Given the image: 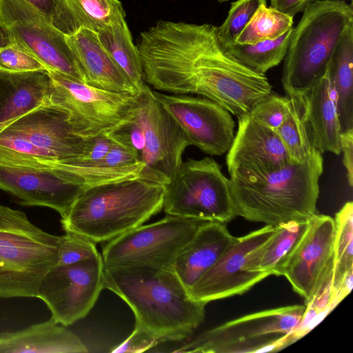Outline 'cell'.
<instances>
[{"label":"cell","mask_w":353,"mask_h":353,"mask_svg":"<svg viewBox=\"0 0 353 353\" xmlns=\"http://www.w3.org/2000/svg\"><path fill=\"white\" fill-rule=\"evenodd\" d=\"M290 99V107L284 121L274 130L281 139L290 161L302 163L312 157L315 148L303 114V99Z\"/></svg>","instance_id":"f546056e"},{"label":"cell","mask_w":353,"mask_h":353,"mask_svg":"<svg viewBox=\"0 0 353 353\" xmlns=\"http://www.w3.org/2000/svg\"><path fill=\"white\" fill-rule=\"evenodd\" d=\"M47 70L35 56L16 43L0 46V71L23 72Z\"/></svg>","instance_id":"836d02e7"},{"label":"cell","mask_w":353,"mask_h":353,"mask_svg":"<svg viewBox=\"0 0 353 353\" xmlns=\"http://www.w3.org/2000/svg\"><path fill=\"white\" fill-rule=\"evenodd\" d=\"M236 238L223 223L210 221L199 228L174 263V272L188 290L216 263Z\"/></svg>","instance_id":"ffe728a7"},{"label":"cell","mask_w":353,"mask_h":353,"mask_svg":"<svg viewBox=\"0 0 353 353\" xmlns=\"http://www.w3.org/2000/svg\"><path fill=\"white\" fill-rule=\"evenodd\" d=\"M16 43L47 68L85 83L65 35L23 0H0V46Z\"/></svg>","instance_id":"8fae6325"},{"label":"cell","mask_w":353,"mask_h":353,"mask_svg":"<svg viewBox=\"0 0 353 353\" xmlns=\"http://www.w3.org/2000/svg\"><path fill=\"white\" fill-rule=\"evenodd\" d=\"M323 170L322 154L315 148L302 163L291 161L267 173H230L236 215L272 226L310 219L316 214Z\"/></svg>","instance_id":"3957f363"},{"label":"cell","mask_w":353,"mask_h":353,"mask_svg":"<svg viewBox=\"0 0 353 353\" xmlns=\"http://www.w3.org/2000/svg\"><path fill=\"white\" fill-rule=\"evenodd\" d=\"M341 152L349 185H353V128L343 131L341 135Z\"/></svg>","instance_id":"ab89813d"},{"label":"cell","mask_w":353,"mask_h":353,"mask_svg":"<svg viewBox=\"0 0 353 353\" xmlns=\"http://www.w3.org/2000/svg\"><path fill=\"white\" fill-rule=\"evenodd\" d=\"M61 236L32 223L26 214L0 203V298L36 297L57 263Z\"/></svg>","instance_id":"8992f818"},{"label":"cell","mask_w":353,"mask_h":353,"mask_svg":"<svg viewBox=\"0 0 353 353\" xmlns=\"http://www.w3.org/2000/svg\"><path fill=\"white\" fill-rule=\"evenodd\" d=\"M101 255L76 263L56 265L43 279L37 298L56 323L68 326L84 318L103 288Z\"/></svg>","instance_id":"7c38bea8"},{"label":"cell","mask_w":353,"mask_h":353,"mask_svg":"<svg viewBox=\"0 0 353 353\" xmlns=\"http://www.w3.org/2000/svg\"><path fill=\"white\" fill-rule=\"evenodd\" d=\"M0 189L21 205L47 207L63 218L86 188L58 170L0 163Z\"/></svg>","instance_id":"2e32d148"},{"label":"cell","mask_w":353,"mask_h":353,"mask_svg":"<svg viewBox=\"0 0 353 353\" xmlns=\"http://www.w3.org/2000/svg\"><path fill=\"white\" fill-rule=\"evenodd\" d=\"M47 70L0 71V132L19 118L50 103Z\"/></svg>","instance_id":"44dd1931"},{"label":"cell","mask_w":353,"mask_h":353,"mask_svg":"<svg viewBox=\"0 0 353 353\" xmlns=\"http://www.w3.org/2000/svg\"><path fill=\"white\" fill-rule=\"evenodd\" d=\"M138 97L137 114L145 135V146L140 157L143 164L140 178L163 185L182 163L183 153L190 143L147 83Z\"/></svg>","instance_id":"4fadbf2b"},{"label":"cell","mask_w":353,"mask_h":353,"mask_svg":"<svg viewBox=\"0 0 353 353\" xmlns=\"http://www.w3.org/2000/svg\"><path fill=\"white\" fill-rule=\"evenodd\" d=\"M99 254L95 243L79 234L65 232L61 236L56 265L76 263Z\"/></svg>","instance_id":"e575fe53"},{"label":"cell","mask_w":353,"mask_h":353,"mask_svg":"<svg viewBox=\"0 0 353 353\" xmlns=\"http://www.w3.org/2000/svg\"><path fill=\"white\" fill-rule=\"evenodd\" d=\"M334 239V219L316 213L309 219L305 233L282 270L281 276L305 303L333 269Z\"/></svg>","instance_id":"e0dca14e"},{"label":"cell","mask_w":353,"mask_h":353,"mask_svg":"<svg viewBox=\"0 0 353 353\" xmlns=\"http://www.w3.org/2000/svg\"><path fill=\"white\" fill-rule=\"evenodd\" d=\"M163 201V185L140 177L101 184L85 189L61 222L65 232L108 241L159 213Z\"/></svg>","instance_id":"277c9868"},{"label":"cell","mask_w":353,"mask_h":353,"mask_svg":"<svg viewBox=\"0 0 353 353\" xmlns=\"http://www.w3.org/2000/svg\"><path fill=\"white\" fill-rule=\"evenodd\" d=\"M109 57L136 90L138 95L145 85L140 57L125 19L97 33Z\"/></svg>","instance_id":"83f0119b"},{"label":"cell","mask_w":353,"mask_h":353,"mask_svg":"<svg viewBox=\"0 0 353 353\" xmlns=\"http://www.w3.org/2000/svg\"><path fill=\"white\" fill-rule=\"evenodd\" d=\"M293 23L292 17L263 4L256 11L235 43L251 45L273 40L293 28Z\"/></svg>","instance_id":"1f68e13d"},{"label":"cell","mask_w":353,"mask_h":353,"mask_svg":"<svg viewBox=\"0 0 353 353\" xmlns=\"http://www.w3.org/2000/svg\"><path fill=\"white\" fill-rule=\"evenodd\" d=\"M316 1L318 0H270V3L277 10L294 17Z\"/></svg>","instance_id":"60d3db41"},{"label":"cell","mask_w":353,"mask_h":353,"mask_svg":"<svg viewBox=\"0 0 353 353\" xmlns=\"http://www.w3.org/2000/svg\"><path fill=\"white\" fill-rule=\"evenodd\" d=\"M136 46L144 81L155 90L203 97L237 117L272 93L265 74L225 51L215 26L159 21Z\"/></svg>","instance_id":"6da1fadb"},{"label":"cell","mask_w":353,"mask_h":353,"mask_svg":"<svg viewBox=\"0 0 353 353\" xmlns=\"http://www.w3.org/2000/svg\"><path fill=\"white\" fill-rule=\"evenodd\" d=\"M267 4L266 0H236L231 3L223 23L216 26V36L223 47L235 41L245 28L258 8Z\"/></svg>","instance_id":"d6a6232c"},{"label":"cell","mask_w":353,"mask_h":353,"mask_svg":"<svg viewBox=\"0 0 353 353\" xmlns=\"http://www.w3.org/2000/svg\"><path fill=\"white\" fill-rule=\"evenodd\" d=\"M303 114L314 147L321 154H341L342 129L327 68L303 97Z\"/></svg>","instance_id":"603a6c76"},{"label":"cell","mask_w":353,"mask_h":353,"mask_svg":"<svg viewBox=\"0 0 353 353\" xmlns=\"http://www.w3.org/2000/svg\"><path fill=\"white\" fill-rule=\"evenodd\" d=\"M327 70L335 94L342 131L353 128V22L340 37Z\"/></svg>","instance_id":"484cf974"},{"label":"cell","mask_w":353,"mask_h":353,"mask_svg":"<svg viewBox=\"0 0 353 353\" xmlns=\"http://www.w3.org/2000/svg\"><path fill=\"white\" fill-rule=\"evenodd\" d=\"M125 17L119 0H58L52 23L65 35L81 28L97 33Z\"/></svg>","instance_id":"d4e9b609"},{"label":"cell","mask_w":353,"mask_h":353,"mask_svg":"<svg viewBox=\"0 0 353 353\" xmlns=\"http://www.w3.org/2000/svg\"><path fill=\"white\" fill-rule=\"evenodd\" d=\"M217 1L219 3H224V2L228 1L229 0H217Z\"/></svg>","instance_id":"7bdbcfd3"},{"label":"cell","mask_w":353,"mask_h":353,"mask_svg":"<svg viewBox=\"0 0 353 353\" xmlns=\"http://www.w3.org/2000/svg\"><path fill=\"white\" fill-rule=\"evenodd\" d=\"M103 288L129 305L135 317L134 328L159 343L188 338L204 320L207 303L193 299L172 270L104 267Z\"/></svg>","instance_id":"7a4b0ae2"},{"label":"cell","mask_w":353,"mask_h":353,"mask_svg":"<svg viewBox=\"0 0 353 353\" xmlns=\"http://www.w3.org/2000/svg\"><path fill=\"white\" fill-rule=\"evenodd\" d=\"M303 12L293 28L281 78L288 97L299 100L324 74L340 37L353 22L352 5L344 0H318Z\"/></svg>","instance_id":"5b68a950"},{"label":"cell","mask_w":353,"mask_h":353,"mask_svg":"<svg viewBox=\"0 0 353 353\" xmlns=\"http://www.w3.org/2000/svg\"><path fill=\"white\" fill-rule=\"evenodd\" d=\"M305 308V305H294L250 314L205 331L172 352L279 351L294 343L292 334L301 321Z\"/></svg>","instance_id":"52a82bcc"},{"label":"cell","mask_w":353,"mask_h":353,"mask_svg":"<svg viewBox=\"0 0 353 353\" xmlns=\"http://www.w3.org/2000/svg\"><path fill=\"white\" fill-rule=\"evenodd\" d=\"M152 92L181 127L190 145L210 155L228 151L234 137L235 123L227 110L204 97Z\"/></svg>","instance_id":"9a60e30c"},{"label":"cell","mask_w":353,"mask_h":353,"mask_svg":"<svg viewBox=\"0 0 353 353\" xmlns=\"http://www.w3.org/2000/svg\"><path fill=\"white\" fill-rule=\"evenodd\" d=\"M29 3L42 14L46 15L51 21L54 17L58 0H23Z\"/></svg>","instance_id":"b9f144b4"},{"label":"cell","mask_w":353,"mask_h":353,"mask_svg":"<svg viewBox=\"0 0 353 353\" xmlns=\"http://www.w3.org/2000/svg\"><path fill=\"white\" fill-rule=\"evenodd\" d=\"M88 139L87 147L77 159L79 163H91L103 159L115 143L106 133L100 134Z\"/></svg>","instance_id":"f35d334b"},{"label":"cell","mask_w":353,"mask_h":353,"mask_svg":"<svg viewBox=\"0 0 353 353\" xmlns=\"http://www.w3.org/2000/svg\"><path fill=\"white\" fill-rule=\"evenodd\" d=\"M65 37L86 84L138 96L136 90L109 57L96 32L81 28Z\"/></svg>","instance_id":"7402d4cb"},{"label":"cell","mask_w":353,"mask_h":353,"mask_svg":"<svg viewBox=\"0 0 353 353\" xmlns=\"http://www.w3.org/2000/svg\"><path fill=\"white\" fill-rule=\"evenodd\" d=\"M291 162L276 131L250 113L238 117V130L228 151L229 173H267Z\"/></svg>","instance_id":"ac0fdd59"},{"label":"cell","mask_w":353,"mask_h":353,"mask_svg":"<svg viewBox=\"0 0 353 353\" xmlns=\"http://www.w3.org/2000/svg\"><path fill=\"white\" fill-rule=\"evenodd\" d=\"M334 221L332 291L337 292L346 274L353 270V203L346 202L336 212Z\"/></svg>","instance_id":"4dcf8cb0"},{"label":"cell","mask_w":353,"mask_h":353,"mask_svg":"<svg viewBox=\"0 0 353 353\" xmlns=\"http://www.w3.org/2000/svg\"><path fill=\"white\" fill-rule=\"evenodd\" d=\"M162 210L167 215L225 224L236 216L230 179L210 157L182 161L163 185Z\"/></svg>","instance_id":"ba28073f"},{"label":"cell","mask_w":353,"mask_h":353,"mask_svg":"<svg viewBox=\"0 0 353 353\" xmlns=\"http://www.w3.org/2000/svg\"><path fill=\"white\" fill-rule=\"evenodd\" d=\"M0 133L26 139L52 152L61 161L78 159L88 145V139L74 132L65 111L51 103L19 118Z\"/></svg>","instance_id":"d6986e66"},{"label":"cell","mask_w":353,"mask_h":353,"mask_svg":"<svg viewBox=\"0 0 353 353\" xmlns=\"http://www.w3.org/2000/svg\"><path fill=\"white\" fill-rule=\"evenodd\" d=\"M308 223L309 219L296 220L274 226L272 235L252 254L250 268L268 276H281L283 267L305 233Z\"/></svg>","instance_id":"4316f807"},{"label":"cell","mask_w":353,"mask_h":353,"mask_svg":"<svg viewBox=\"0 0 353 353\" xmlns=\"http://www.w3.org/2000/svg\"><path fill=\"white\" fill-rule=\"evenodd\" d=\"M159 341L147 332L134 328L131 334L121 343L114 347L111 352H143L159 344Z\"/></svg>","instance_id":"74e56055"},{"label":"cell","mask_w":353,"mask_h":353,"mask_svg":"<svg viewBox=\"0 0 353 353\" xmlns=\"http://www.w3.org/2000/svg\"><path fill=\"white\" fill-rule=\"evenodd\" d=\"M210 221L167 215L139 225L105 244V268L145 266L173 270L175 260L200 227Z\"/></svg>","instance_id":"9c48e42d"},{"label":"cell","mask_w":353,"mask_h":353,"mask_svg":"<svg viewBox=\"0 0 353 353\" xmlns=\"http://www.w3.org/2000/svg\"><path fill=\"white\" fill-rule=\"evenodd\" d=\"M48 72L50 103L65 111L76 134L84 139L109 132L139 108L137 95L100 89L56 71Z\"/></svg>","instance_id":"30bf717a"},{"label":"cell","mask_w":353,"mask_h":353,"mask_svg":"<svg viewBox=\"0 0 353 353\" xmlns=\"http://www.w3.org/2000/svg\"><path fill=\"white\" fill-rule=\"evenodd\" d=\"M274 226H265L243 236L236 237L216 263L189 290L190 296L208 303L242 294L269 276L250 268L254 252L272 235Z\"/></svg>","instance_id":"5bb4252c"},{"label":"cell","mask_w":353,"mask_h":353,"mask_svg":"<svg viewBox=\"0 0 353 353\" xmlns=\"http://www.w3.org/2000/svg\"><path fill=\"white\" fill-rule=\"evenodd\" d=\"M293 28L279 37L255 44L233 43L223 47L236 61L250 70L261 74L278 65L285 58Z\"/></svg>","instance_id":"f1b7e54d"},{"label":"cell","mask_w":353,"mask_h":353,"mask_svg":"<svg viewBox=\"0 0 353 353\" xmlns=\"http://www.w3.org/2000/svg\"><path fill=\"white\" fill-rule=\"evenodd\" d=\"M290 104L289 97L272 93L258 102L249 113L263 124L276 130L284 121Z\"/></svg>","instance_id":"d590c367"},{"label":"cell","mask_w":353,"mask_h":353,"mask_svg":"<svg viewBox=\"0 0 353 353\" xmlns=\"http://www.w3.org/2000/svg\"><path fill=\"white\" fill-rule=\"evenodd\" d=\"M137 112L138 110L132 117L106 134L116 144L132 151L140 157L145 146V135Z\"/></svg>","instance_id":"8d00e7d4"},{"label":"cell","mask_w":353,"mask_h":353,"mask_svg":"<svg viewBox=\"0 0 353 353\" xmlns=\"http://www.w3.org/2000/svg\"><path fill=\"white\" fill-rule=\"evenodd\" d=\"M81 339L52 319L24 329L0 334V353H84Z\"/></svg>","instance_id":"cb8c5ba5"}]
</instances>
